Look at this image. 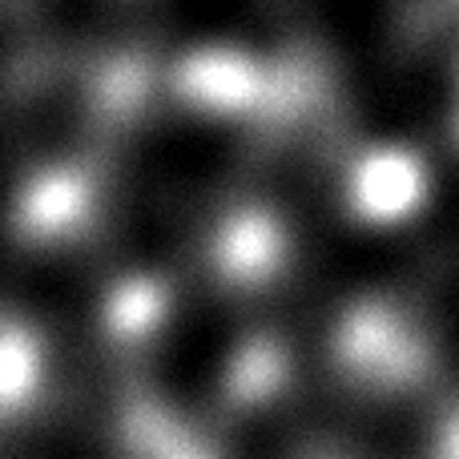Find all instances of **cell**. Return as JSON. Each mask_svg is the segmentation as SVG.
Segmentation results:
<instances>
[{"instance_id": "6da1fadb", "label": "cell", "mask_w": 459, "mask_h": 459, "mask_svg": "<svg viewBox=\"0 0 459 459\" xmlns=\"http://www.w3.org/2000/svg\"><path fill=\"white\" fill-rule=\"evenodd\" d=\"M439 166L411 134H375L342 158L334 178L339 214L363 238H403L428 218Z\"/></svg>"}, {"instance_id": "7a4b0ae2", "label": "cell", "mask_w": 459, "mask_h": 459, "mask_svg": "<svg viewBox=\"0 0 459 459\" xmlns=\"http://www.w3.org/2000/svg\"><path fill=\"white\" fill-rule=\"evenodd\" d=\"M452 134H455V145H459V81H455V101H452Z\"/></svg>"}]
</instances>
